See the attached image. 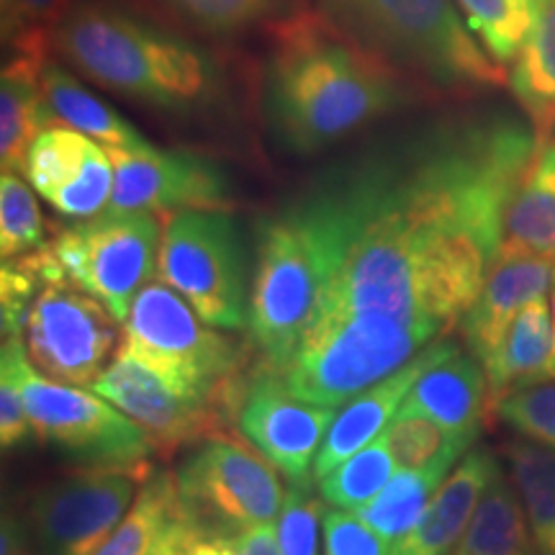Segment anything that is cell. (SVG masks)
I'll use <instances>...</instances> for the list:
<instances>
[{
	"instance_id": "28",
	"label": "cell",
	"mask_w": 555,
	"mask_h": 555,
	"mask_svg": "<svg viewBox=\"0 0 555 555\" xmlns=\"http://www.w3.org/2000/svg\"><path fill=\"white\" fill-rule=\"evenodd\" d=\"M504 455L538 555H555V450L522 437L512 440Z\"/></svg>"
},
{
	"instance_id": "5",
	"label": "cell",
	"mask_w": 555,
	"mask_h": 555,
	"mask_svg": "<svg viewBox=\"0 0 555 555\" xmlns=\"http://www.w3.org/2000/svg\"><path fill=\"white\" fill-rule=\"evenodd\" d=\"M311 9L425 99H470L506 82L455 0H311Z\"/></svg>"
},
{
	"instance_id": "25",
	"label": "cell",
	"mask_w": 555,
	"mask_h": 555,
	"mask_svg": "<svg viewBox=\"0 0 555 555\" xmlns=\"http://www.w3.org/2000/svg\"><path fill=\"white\" fill-rule=\"evenodd\" d=\"M506 86L540 139H555V0H540L522 52L509 65Z\"/></svg>"
},
{
	"instance_id": "9",
	"label": "cell",
	"mask_w": 555,
	"mask_h": 555,
	"mask_svg": "<svg viewBox=\"0 0 555 555\" xmlns=\"http://www.w3.org/2000/svg\"><path fill=\"white\" fill-rule=\"evenodd\" d=\"M159 242L157 214L106 208L62 229L50 249L67 281L99 298L124 324L139 291L157 275Z\"/></svg>"
},
{
	"instance_id": "22",
	"label": "cell",
	"mask_w": 555,
	"mask_h": 555,
	"mask_svg": "<svg viewBox=\"0 0 555 555\" xmlns=\"http://www.w3.org/2000/svg\"><path fill=\"white\" fill-rule=\"evenodd\" d=\"M41 54H9L0 73V165L3 170L24 172L34 139L54 119L47 108Z\"/></svg>"
},
{
	"instance_id": "18",
	"label": "cell",
	"mask_w": 555,
	"mask_h": 555,
	"mask_svg": "<svg viewBox=\"0 0 555 555\" xmlns=\"http://www.w3.org/2000/svg\"><path fill=\"white\" fill-rule=\"evenodd\" d=\"M555 260L535 253L502 249L476 301L461 319V335L466 350L483 360L494 352L499 339L515 322V317L538 298L553 291Z\"/></svg>"
},
{
	"instance_id": "6",
	"label": "cell",
	"mask_w": 555,
	"mask_h": 555,
	"mask_svg": "<svg viewBox=\"0 0 555 555\" xmlns=\"http://www.w3.org/2000/svg\"><path fill=\"white\" fill-rule=\"evenodd\" d=\"M121 347L155 367L183 397L237 416L242 391L253 376L247 347L206 324L163 281H150L137 294L124 322Z\"/></svg>"
},
{
	"instance_id": "31",
	"label": "cell",
	"mask_w": 555,
	"mask_h": 555,
	"mask_svg": "<svg viewBox=\"0 0 555 555\" xmlns=\"http://www.w3.org/2000/svg\"><path fill=\"white\" fill-rule=\"evenodd\" d=\"M393 463L401 470H420L429 466H457L463 455L468 453L470 442L463 437H455L446 427L437 425L427 414L416 412L412 406H404L397 412L384 433L378 435Z\"/></svg>"
},
{
	"instance_id": "42",
	"label": "cell",
	"mask_w": 555,
	"mask_h": 555,
	"mask_svg": "<svg viewBox=\"0 0 555 555\" xmlns=\"http://www.w3.org/2000/svg\"><path fill=\"white\" fill-rule=\"evenodd\" d=\"M551 314H553V337H555V281L551 291ZM551 378H555V345H553V360H551Z\"/></svg>"
},
{
	"instance_id": "14",
	"label": "cell",
	"mask_w": 555,
	"mask_h": 555,
	"mask_svg": "<svg viewBox=\"0 0 555 555\" xmlns=\"http://www.w3.org/2000/svg\"><path fill=\"white\" fill-rule=\"evenodd\" d=\"M114 163V191L108 208L116 211L178 214L191 208H224L229 178L217 159L191 150H108Z\"/></svg>"
},
{
	"instance_id": "19",
	"label": "cell",
	"mask_w": 555,
	"mask_h": 555,
	"mask_svg": "<svg viewBox=\"0 0 555 555\" xmlns=\"http://www.w3.org/2000/svg\"><path fill=\"white\" fill-rule=\"evenodd\" d=\"M496 470L499 461L494 453L468 450L435 491L420 522L391 547V555H455L463 532Z\"/></svg>"
},
{
	"instance_id": "23",
	"label": "cell",
	"mask_w": 555,
	"mask_h": 555,
	"mask_svg": "<svg viewBox=\"0 0 555 555\" xmlns=\"http://www.w3.org/2000/svg\"><path fill=\"white\" fill-rule=\"evenodd\" d=\"M163 24L206 41H234L307 11L311 0H147Z\"/></svg>"
},
{
	"instance_id": "39",
	"label": "cell",
	"mask_w": 555,
	"mask_h": 555,
	"mask_svg": "<svg viewBox=\"0 0 555 555\" xmlns=\"http://www.w3.org/2000/svg\"><path fill=\"white\" fill-rule=\"evenodd\" d=\"M324 555H391L386 540L367 527L352 512L332 509L324 512Z\"/></svg>"
},
{
	"instance_id": "30",
	"label": "cell",
	"mask_w": 555,
	"mask_h": 555,
	"mask_svg": "<svg viewBox=\"0 0 555 555\" xmlns=\"http://www.w3.org/2000/svg\"><path fill=\"white\" fill-rule=\"evenodd\" d=\"M183 509L172 470H152L129 515L93 555H150L170 519Z\"/></svg>"
},
{
	"instance_id": "34",
	"label": "cell",
	"mask_w": 555,
	"mask_h": 555,
	"mask_svg": "<svg viewBox=\"0 0 555 555\" xmlns=\"http://www.w3.org/2000/svg\"><path fill=\"white\" fill-rule=\"evenodd\" d=\"M47 224L41 217L39 193L21 172L0 176V255L18 260L47 247Z\"/></svg>"
},
{
	"instance_id": "37",
	"label": "cell",
	"mask_w": 555,
	"mask_h": 555,
	"mask_svg": "<svg viewBox=\"0 0 555 555\" xmlns=\"http://www.w3.org/2000/svg\"><path fill=\"white\" fill-rule=\"evenodd\" d=\"M324 509L311 491V483H291L281 519L278 540L283 555H319V519Z\"/></svg>"
},
{
	"instance_id": "15",
	"label": "cell",
	"mask_w": 555,
	"mask_h": 555,
	"mask_svg": "<svg viewBox=\"0 0 555 555\" xmlns=\"http://www.w3.org/2000/svg\"><path fill=\"white\" fill-rule=\"evenodd\" d=\"M90 391L111 401L137 422L157 453H176L196 446L204 437L221 433L229 416L176 391L155 367L119 347L111 365L93 380Z\"/></svg>"
},
{
	"instance_id": "20",
	"label": "cell",
	"mask_w": 555,
	"mask_h": 555,
	"mask_svg": "<svg viewBox=\"0 0 555 555\" xmlns=\"http://www.w3.org/2000/svg\"><path fill=\"white\" fill-rule=\"evenodd\" d=\"M429 347L425 352H420L412 363L393 373V376L384 378L380 384L371 386L367 391L360 393V397L347 401L343 412H339L335 416V422H332L330 433L322 442V450H319L314 461L317 481L327 476L330 470H335L339 463H345L347 457H352L365 446H371V442L384 433L388 422L397 416L401 404L406 401L414 380L420 378L422 371H425L429 360Z\"/></svg>"
},
{
	"instance_id": "16",
	"label": "cell",
	"mask_w": 555,
	"mask_h": 555,
	"mask_svg": "<svg viewBox=\"0 0 555 555\" xmlns=\"http://www.w3.org/2000/svg\"><path fill=\"white\" fill-rule=\"evenodd\" d=\"M21 176L54 211L78 221L106 211L114 191L108 150L60 124H52L34 139Z\"/></svg>"
},
{
	"instance_id": "41",
	"label": "cell",
	"mask_w": 555,
	"mask_h": 555,
	"mask_svg": "<svg viewBox=\"0 0 555 555\" xmlns=\"http://www.w3.org/2000/svg\"><path fill=\"white\" fill-rule=\"evenodd\" d=\"M232 555H283L275 522L249 527V530H242L240 535H234Z\"/></svg>"
},
{
	"instance_id": "1",
	"label": "cell",
	"mask_w": 555,
	"mask_h": 555,
	"mask_svg": "<svg viewBox=\"0 0 555 555\" xmlns=\"http://www.w3.org/2000/svg\"><path fill=\"white\" fill-rule=\"evenodd\" d=\"M538 150L530 121L486 108L330 165L343 249L278 373L288 391L337 409L446 339L502 253L506 208Z\"/></svg>"
},
{
	"instance_id": "33",
	"label": "cell",
	"mask_w": 555,
	"mask_h": 555,
	"mask_svg": "<svg viewBox=\"0 0 555 555\" xmlns=\"http://www.w3.org/2000/svg\"><path fill=\"white\" fill-rule=\"evenodd\" d=\"M393 468H397V463L376 437L371 446H365L360 453L330 470L327 476L319 478V494H322V502L335 506V509L358 512L367 502H373L386 489L388 481L397 476Z\"/></svg>"
},
{
	"instance_id": "32",
	"label": "cell",
	"mask_w": 555,
	"mask_h": 555,
	"mask_svg": "<svg viewBox=\"0 0 555 555\" xmlns=\"http://www.w3.org/2000/svg\"><path fill=\"white\" fill-rule=\"evenodd\" d=\"M455 5L489 57L504 67L522 52L535 26L540 0H455Z\"/></svg>"
},
{
	"instance_id": "13",
	"label": "cell",
	"mask_w": 555,
	"mask_h": 555,
	"mask_svg": "<svg viewBox=\"0 0 555 555\" xmlns=\"http://www.w3.org/2000/svg\"><path fill=\"white\" fill-rule=\"evenodd\" d=\"M337 409L311 404L288 391L278 373L258 365L237 406L240 435L291 483H309Z\"/></svg>"
},
{
	"instance_id": "27",
	"label": "cell",
	"mask_w": 555,
	"mask_h": 555,
	"mask_svg": "<svg viewBox=\"0 0 555 555\" xmlns=\"http://www.w3.org/2000/svg\"><path fill=\"white\" fill-rule=\"evenodd\" d=\"M455 555H538L525 506L502 466L486 486Z\"/></svg>"
},
{
	"instance_id": "8",
	"label": "cell",
	"mask_w": 555,
	"mask_h": 555,
	"mask_svg": "<svg viewBox=\"0 0 555 555\" xmlns=\"http://www.w3.org/2000/svg\"><path fill=\"white\" fill-rule=\"evenodd\" d=\"M157 281L178 291L211 327H249L253 283H247L240 227L224 208L170 214L159 242Z\"/></svg>"
},
{
	"instance_id": "10",
	"label": "cell",
	"mask_w": 555,
	"mask_h": 555,
	"mask_svg": "<svg viewBox=\"0 0 555 555\" xmlns=\"http://www.w3.org/2000/svg\"><path fill=\"white\" fill-rule=\"evenodd\" d=\"M144 466H86L39 486L24 527L39 555H93L129 515L152 474Z\"/></svg>"
},
{
	"instance_id": "11",
	"label": "cell",
	"mask_w": 555,
	"mask_h": 555,
	"mask_svg": "<svg viewBox=\"0 0 555 555\" xmlns=\"http://www.w3.org/2000/svg\"><path fill=\"white\" fill-rule=\"evenodd\" d=\"M176 481L185 509L229 535L275 522L286 502L275 468L227 433H214L191 446Z\"/></svg>"
},
{
	"instance_id": "17",
	"label": "cell",
	"mask_w": 555,
	"mask_h": 555,
	"mask_svg": "<svg viewBox=\"0 0 555 555\" xmlns=\"http://www.w3.org/2000/svg\"><path fill=\"white\" fill-rule=\"evenodd\" d=\"M404 406L427 414L448 433L474 446L494 401L481 360L446 337L429 347L425 371L414 380Z\"/></svg>"
},
{
	"instance_id": "21",
	"label": "cell",
	"mask_w": 555,
	"mask_h": 555,
	"mask_svg": "<svg viewBox=\"0 0 555 555\" xmlns=\"http://www.w3.org/2000/svg\"><path fill=\"white\" fill-rule=\"evenodd\" d=\"M553 314L545 298L525 307L499 339L489 358L483 360L489 378L491 401H502L509 393L525 391L543 380H551L553 360Z\"/></svg>"
},
{
	"instance_id": "36",
	"label": "cell",
	"mask_w": 555,
	"mask_h": 555,
	"mask_svg": "<svg viewBox=\"0 0 555 555\" xmlns=\"http://www.w3.org/2000/svg\"><path fill=\"white\" fill-rule=\"evenodd\" d=\"M494 412L525 440L555 450V384H538L496 401Z\"/></svg>"
},
{
	"instance_id": "29",
	"label": "cell",
	"mask_w": 555,
	"mask_h": 555,
	"mask_svg": "<svg viewBox=\"0 0 555 555\" xmlns=\"http://www.w3.org/2000/svg\"><path fill=\"white\" fill-rule=\"evenodd\" d=\"M455 466L440 463L420 470H401L388 481L380 494L367 502L356 515L371 527L380 540H386L388 547H393L401 538L425 515L427 504L433 502L435 491L446 481L450 470Z\"/></svg>"
},
{
	"instance_id": "3",
	"label": "cell",
	"mask_w": 555,
	"mask_h": 555,
	"mask_svg": "<svg viewBox=\"0 0 555 555\" xmlns=\"http://www.w3.org/2000/svg\"><path fill=\"white\" fill-rule=\"evenodd\" d=\"M52 57L90 86L176 119L227 103L217 54L116 0H78L52 34Z\"/></svg>"
},
{
	"instance_id": "40",
	"label": "cell",
	"mask_w": 555,
	"mask_h": 555,
	"mask_svg": "<svg viewBox=\"0 0 555 555\" xmlns=\"http://www.w3.org/2000/svg\"><path fill=\"white\" fill-rule=\"evenodd\" d=\"M34 435V425L26 412L24 393L9 367L0 365V442L3 450H13L29 442Z\"/></svg>"
},
{
	"instance_id": "38",
	"label": "cell",
	"mask_w": 555,
	"mask_h": 555,
	"mask_svg": "<svg viewBox=\"0 0 555 555\" xmlns=\"http://www.w3.org/2000/svg\"><path fill=\"white\" fill-rule=\"evenodd\" d=\"M234 535L221 532L219 527L204 522L189 509H180L163 535L152 545L150 555H232Z\"/></svg>"
},
{
	"instance_id": "24",
	"label": "cell",
	"mask_w": 555,
	"mask_h": 555,
	"mask_svg": "<svg viewBox=\"0 0 555 555\" xmlns=\"http://www.w3.org/2000/svg\"><path fill=\"white\" fill-rule=\"evenodd\" d=\"M41 86H44L47 108L60 127L80 131L106 150H137L150 144V139L134 124H129L127 116H121L114 106L101 101L86 86V80L78 78L60 60H47L44 69H41Z\"/></svg>"
},
{
	"instance_id": "26",
	"label": "cell",
	"mask_w": 555,
	"mask_h": 555,
	"mask_svg": "<svg viewBox=\"0 0 555 555\" xmlns=\"http://www.w3.org/2000/svg\"><path fill=\"white\" fill-rule=\"evenodd\" d=\"M502 249L535 253L555 260V139L540 144L506 208Z\"/></svg>"
},
{
	"instance_id": "7",
	"label": "cell",
	"mask_w": 555,
	"mask_h": 555,
	"mask_svg": "<svg viewBox=\"0 0 555 555\" xmlns=\"http://www.w3.org/2000/svg\"><path fill=\"white\" fill-rule=\"evenodd\" d=\"M0 365L16 376L34 435L82 466H144L155 453L144 429L99 393L41 376L21 335L3 339Z\"/></svg>"
},
{
	"instance_id": "4",
	"label": "cell",
	"mask_w": 555,
	"mask_h": 555,
	"mask_svg": "<svg viewBox=\"0 0 555 555\" xmlns=\"http://www.w3.org/2000/svg\"><path fill=\"white\" fill-rule=\"evenodd\" d=\"M343 234V201L330 170L260 219L247 327L258 365L281 373L291 363L337 266Z\"/></svg>"
},
{
	"instance_id": "2",
	"label": "cell",
	"mask_w": 555,
	"mask_h": 555,
	"mask_svg": "<svg viewBox=\"0 0 555 555\" xmlns=\"http://www.w3.org/2000/svg\"><path fill=\"white\" fill-rule=\"evenodd\" d=\"M266 34L260 119L283 155H324L371 124L425 99L311 5L278 21Z\"/></svg>"
},
{
	"instance_id": "12",
	"label": "cell",
	"mask_w": 555,
	"mask_h": 555,
	"mask_svg": "<svg viewBox=\"0 0 555 555\" xmlns=\"http://www.w3.org/2000/svg\"><path fill=\"white\" fill-rule=\"evenodd\" d=\"M119 319L67 275H50L24 317L26 358L41 376L67 386H93L114 360Z\"/></svg>"
},
{
	"instance_id": "35",
	"label": "cell",
	"mask_w": 555,
	"mask_h": 555,
	"mask_svg": "<svg viewBox=\"0 0 555 555\" xmlns=\"http://www.w3.org/2000/svg\"><path fill=\"white\" fill-rule=\"evenodd\" d=\"M78 0H0L3 52L52 57V34Z\"/></svg>"
}]
</instances>
